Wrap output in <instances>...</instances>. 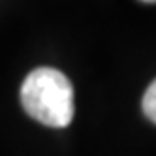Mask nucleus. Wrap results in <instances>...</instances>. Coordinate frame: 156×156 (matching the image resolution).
<instances>
[{"label":"nucleus","instance_id":"f257e3e1","mask_svg":"<svg viewBox=\"0 0 156 156\" xmlns=\"http://www.w3.org/2000/svg\"><path fill=\"white\" fill-rule=\"evenodd\" d=\"M21 104L38 122L51 128H66L73 119V87L62 72L36 68L21 87Z\"/></svg>","mask_w":156,"mask_h":156},{"label":"nucleus","instance_id":"f03ea898","mask_svg":"<svg viewBox=\"0 0 156 156\" xmlns=\"http://www.w3.org/2000/svg\"><path fill=\"white\" fill-rule=\"evenodd\" d=\"M141 107H143L145 117H147L149 120H152L154 124H156V79L147 87V90H145Z\"/></svg>","mask_w":156,"mask_h":156},{"label":"nucleus","instance_id":"7ed1b4c3","mask_svg":"<svg viewBox=\"0 0 156 156\" xmlns=\"http://www.w3.org/2000/svg\"><path fill=\"white\" fill-rule=\"evenodd\" d=\"M141 2H147V4H156V0H141Z\"/></svg>","mask_w":156,"mask_h":156}]
</instances>
